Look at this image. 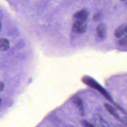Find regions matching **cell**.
Returning a JSON list of instances; mask_svg holds the SVG:
<instances>
[{"instance_id": "12", "label": "cell", "mask_w": 127, "mask_h": 127, "mask_svg": "<svg viewBox=\"0 0 127 127\" xmlns=\"http://www.w3.org/2000/svg\"><path fill=\"white\" fill-rule=\"evenodd\" d=\"M3 87V84L2 82H1V83H0V90H2Z\"/></svg>"}, {"instance_id": "2", "label": "cell", "mask_w": 127, "mask_h": 127, "mask_svg": "<svg viewBox=\"0 0 127 127\" xmlns=\"http://www.w3.org/2000/svg\"><path fill=\"white\" fill-rule=\"evenodd\" d=\"M87 26L86 20H75L72 24V30L74 33L81 34L85 32Z\"/></svg>"}, {"instance_id": "1", "label": "cell", "mask_w": 127, "mask_h": 127, "mask_svg": "<svg viewBox=\"0 0 127 127\" xmlns=\"http://www.w3.org/2000/svg\"><path fill=\"white\" fill-rule=\"evenodd\" d=\"M83 82L85 84H87V85L90 86L91 87L93 88V89L99 92L109 102L113 103V99L110 95L108 93V92L93 79L89 77H85L83 78Z\"/></svg>"}, {"instance_id": "7", "label": "cell", "mask_w": 127, "mask_h": 127, "mask_svg": "<svg viewBox=\"0 0 127 127\" xmlns=\"http://www.w3.org/2000/svg\"><path fill=\"white\" fill-rule=\"evenodd\" d=\"M125 34V26L121 25L119 26L115 31L114 35L116 38H120Z\"/></svg>"}, {"instance_id": "10", "label": "cell", "mask_w": 127, "mask_h": 127, "mask_svg": "<svg viewBox=\"0 0 127 127\" xmlns=\"http://www.w3.org/2000/svg\"><path fill=\"white\" fill-rule=\"evenodd\" d=\"M118 44L121 46H123L127 43V36L126 35L125 36L123 37V38H121L118 41Z\"/></svg>"}, {"instance_id": "9", "label": "cell", "mask_w": 127, "mask_h": 127, "mask_svg": "<svg viewBox=\"0 0 127 127\" xmlns=\"http://www.w3.org/2000/svg\"><path fill=\"white\" fill-rule=\"evenodd\" d=\"M102 16H103L102 13L100 11H98L94 15L93 18L94 21H99L102 19Z\"/></svg>"}, {"instance_id": "5", "label": "cell", "mask_w": 127, "mask_h": 127, "mask_svg": "<svg viewBox=\"0 0 127 127\" xmlns=\"http://www.w3.org/2000/svg\"><path fill=\"white\" fill-rule=\"evenodd\" d=\"M71 101L76 105L77 107L79 114L81 116H83L84 115V108L82 100L77 96H73L71 98Z\"/></svg>"}, {"instance_id": "6", "label": "cell", "mask_w": 127, "mask_h": 127, "mask_svg": "<svg viewBox=\"0 0 127 127\" xmlns=\"http://www.w3.org/2000/svg\"><path fill=\"white\" fill-rule=\"evenodd\" d=\"M104 106L105 108L107 110V111L112 116H113L117 120H118L119 121L120 120V118L118 114L117 113V112H116V111L115 110V109H114V107H113L111 105H110L108 103H105Z\"/></svg>"}, {"instance_id": "4", "label": "cell", "mask_w": 127, "mask_h": 127, "mask_svg": "<svg viewBox=\"0 0 127 127\" xmlns=\"http://www.w3.org/2000/svg\"><path fill=\"white\" fill-rule=\"evenodd\" d=\"M89 12L86 9H82L73 15L74 20H86L88 16Z\"/></svg>"}, {"instance_id": "13", "label": "cell", "mask_w": 127, "mask_h": 127, "mask_svg": "<svg viewBox=\"0 0 127 127\" xmlns=\"http://www.w3.org/2000/svg\"><path fill=\"white\" fill-rule=\"evenodd\" d=\"M125 34L127 36V24L125 26Z\"/></svg>"}, {"instance_id": "8", "label": "cell", "mask_w": 127, "mask_h": 127, "mask_svg": "<svg viewBox=\"0 0 127 127\" xmlns=\"http://www.w3.org/2000/svg\"><path fill=\"white\" fill-rule=\"evenodd\" d=\"M0 50L1 51H5L9 48V44L8 41L4 38L0 39Z\"/></svg>"}, {"instance_id": "3", "label": "cell", "mask_w": 127, "mask_h": 127, "mask_svg": "<svg viewBox=\"0 0 127 127\" xmlns=\"http://www.w3.org/2000/svg\"><path fill=\"white\" fill-rule=\"evenodd\" d=\"M96 33L101 39H104L106 37L107 28L105 24L101 23L98 25L96 27Z\"/></svg>"}, {"instance_id": "14", "label": "cell", "mask_w": 127, "mask_h": 127, "mask_svg": "<svg viewBox=\"0 0 127 127\" xmlns=\"http://www.w3.org/2000/svg\"></svg>"}, {"instance_id": "11", "label": "cell", "mask_w": 127, "mask_h": 127, "mask_svg": "<svg viewBox=\"0 0 127 127\" xmlns=\"http://www.w3.org/2000/svg\"><path fill=\"white\" fill-rule=\"evenodd\" d=\"M81 124L83 127H95L92 124H90L88 121L84 120H82L81 121Z\"/></svg>"}]
</instances>
